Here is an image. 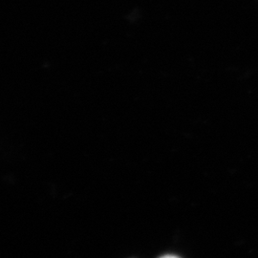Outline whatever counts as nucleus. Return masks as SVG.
Returning a JSON list of instances; mask_svg holds the SVG:
<instances>
[{
	"label": "nucleus",
	"instance_id": "nucleus-1",
	"mask_svg": "<svg viewBox=\"0 0 258 258\" xmlns=\"http://www.w3.org/2000/svg\"><path fill=\"white\" fill-rule=\"evenodd\" d=\"M160 258H179L178 256H175V255H171V254H167V255H164V256H162V257Z\"/></svg>",
	"mask_w": 258,
	"mask_h": 258
}]
</instances>
